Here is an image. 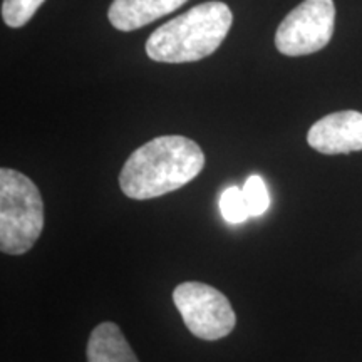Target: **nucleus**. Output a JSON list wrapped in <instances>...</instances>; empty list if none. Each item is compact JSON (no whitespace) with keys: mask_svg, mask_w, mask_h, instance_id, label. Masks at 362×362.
<instances>
[{"mask_svg":"<svg viewBox=\"0 0 362 362\" xmlns=\"http://www.w3.org/2000/svg\"><path fill=\"white\" fill-rule=\"evenodd\" d=\"M205 155L185 136H160L139 146L126 160L119 187L131 200H151L175 192L197 178Z\"/></svg>","mask_w":362,"mask_h":362,"instance_id":"1","label":"nucleus"},{"mask_svg":"<svg viewBox=\"0 0 362 362\" xmlns=\"http://www.w3.org/2000/svg\"><path fill=\"white\" fill-rule=\"evenodd\" d=\"M232 22L233 13L226 4L203 2L158 27L146 40V54L166 64L200 61L220 47Z\"/></svg>","mask_w":362,"mask_h":362,"instance_id":"2","label":"nucleus"},{"mask_svg":"<svg viewBox=\"0 0 362 362\" xmlns=\"http://www.w3.org/2000/svg\"><path fill=\"white\" fill-rule=\"evenodd\" d=\"M42 230L44 202L34 181L16 170H0V250L24 255Z\"/></svg>","mask_w":362,"mask_h":362,"instance_id":"3","label":"nucleus"},{"mask_svg":"<svg viewBox=\"0 0 362 362\" xmlns=\"http://www.w3.org/2000/svg\"><path fill=\"white\" fill-rule=\"evenodd\" d=\"M173 302L189 332L203 341L223 339L237 324V315L230 300L211 285L180 284L173 292Z\"/></svg>","mask_w":362,"mask_h":362,"instance_id":"4","label":"nucleus"},{"mask_svg":"<svg viewBox=\"0 0 362 362\" xmlns=\"http://www.w3.org/2000/svg\"><path fill=\"white\" fill-rule=\"evenodd\" d=\"M336 22L332 0H304L280 22L275 47L288 57L314 54L330 42Z\"/></svg>","mask_w":362,"mask_h":362,"instance_id":"5","label":"nucleus"},{"mask_svg":"<svg viewBox=\"0 0 362 362\" xmlns=\"http://www.w3.org/2000/svg\"><path fill=\"white\" fill-rule=\"evenodd\" d=\"M307 143L322 155L362 151V112L349 110L327 115L309 129Z\"/></svg>","mask_w":362,"mask_h":362,"instance_id":"6","label":"nucleus"},{"mask_svg":"<svg viewBox=\"0 0 362 362\" xmlns=\"http://www.w3.org/2000/svg\"><path fill=\"white\" fill-rule=\"evenodd\" d=\"M187 2L188 0H112L107 17L117 30L129 33L175 12Z\"/></svg>","mask_w":362,"mask_h":362,"instance_id":"7","label":"nucleus"},{"mask_svg":"<svg viewBox=\"0 0 362 362\" xmlns=\"http://www.w3.org/2000/svg\"><path fill=\"white\" fill-rule=\"evenodd\" d=\"M86 354L88 362H139L115 322H101L90 332Z\"/></svg>","mask_w":362,"mask_h":362,"instance_id":"8","label":"nucleus"},{"mask_svg":"<svg viewBox=\"0 0 362 362\" xmlns=\"http://www.w3.org/2000/svg\"><path fill=\"white\" fill-rule=\"evenodd\" d=\"M220 211L228 223H242L250 218V208L242 188L230 187L220 197Z\"/></svg>","mask_w":362,"mask_h":362,"instance_id":"9","label":"nucleus"},{"mask_svg":"<svg viewBox=\"0 0 362 362\" xmlns=\"http://www.w3.org/2000/svg\"><path fill=\"white\" fill-rule=\"evenodd\" d=\"M45 0H4L2 19L12 29L24 27Z\"/></svg>","mask_w":362,"mask_h":362,"instance_id":"10","label":"nucleus"},{"mask_svg":"<svg viewBox=\"0 0 362 362\" xmlns=\"http://www.w3.org/2000/svg\"><path fill=\"white\" fill-rule=\"evenodd\" d=\"M243 194H245V200L250 208L252 216H260L264 215L270 206V194L267 189L265 181L262 180V176L253 175L245 181V187L242 188Z\"/></svg>","mask_w":362,"mask_h":362,"instance_id":"11","label":"nucleus"}]
</instances>
